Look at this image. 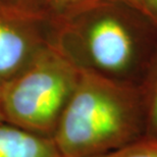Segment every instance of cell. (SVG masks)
Instances as JSON below:
<instances>
[{
	"label": "cell",
	"instance_id": "obj_6",
	"mask_svg": "<svg viewBox=\"0 0 157 157\" xmlns=\"http://www.w3.org/2000/svg\"><path fill=\"white\" fill-rule=\"evenodd\" d=\"M138 89L145 112V136L157 138V50Z\"/></svg>",
	"mask_w": 157,
	"mask_h": 157
},
{
	"label": "cell",
	"instance_id": "obj_11",
	"mask_svg": "<svg viewBox=\"0 0 157 157\" xmlns=\"http://www.w3.org/2000/svg\"><path fill=\"white\" fill-rule=\"evenodd\" d=\"M1 2L6 3H32V2H42L41 0H0Z\"/></svg>",
	"mask_w": 157,
	"mask_h": 157
},
{
	"label": "cell",
	"instance_id": "obj_5",
	"mask_svg": "<svg viewBox=\"0 0 157 157\" xmlns=\"http://www.w3.org/2000/svg\"><path fill=\"white\" fill-rule=\"evenodd\" d=\"M0 157H62L53 138L0 124Z\"/></svg>",
	"mask_w": 157,
	"mask_h": 157
},
{
	"label": "cell",
	"instance_id": "obj_2",
	"mask_svg": "<svg viewBox=\"0 0 157 157\" xmlns=\"http://www.w3.org/2000/svg\"><path fill=\"white\" fill-rule=\"evenodd\" d=\"M145 133L138 86L81 71L53 140L62 157H98L141 139Z\"/></svg>",
	"mask_w": 157,
	"mask_h": 157
},
{
	"label": "cell",
	"instance_id": "obj_3",
	"mask_svg": "<svg viewBox=\"0 0 157 157\" xmlns=\"http://www.w3.org/2000/svg\"><path fill=\"white\" fill-rule=\"evenodd\" d=\"M80 73L57 44L49 46L21 73L1 83L3 121L53 138Z\"/></svg>",
	"mask_w": 157,
	"mask_h": 157
},
{
	"label": "cell",
	"instance_id": "obj_1",
	"mask_svg": "<svg viewBox=\"0 0 157 157\" xmlns=\"http://www.w3.org/2000/svg\"><path fill=\"white\" fill-rule=\"evenodd\" d=\"M56 44L81 71L139 86L157 50V25L118 0H93L59 15Z\"/></svg>",
	"mask_w": 157,
	"mask_h": 157
},
{
	"label": "cell",
	"instance_id": "obj_10",
	"mask_svg": "<svg viewBox=\"0 0 157 157\" xmlns=\"http://www.w3.org/2000/svg\"><path fill=\"white\" fill-rule=\"evenodd\" d=\"M118 1H121V2H124L127 3L128 5H132L134 7H137L141 9V10L144 11V5H143V0H118ZM145 12V11H144ZM146 13V12H145Z\"/></svg>",
	"mask_w": 157,
	"mask_h": 157
},
{
	"label": "cell",
	"instance_id": "obj_8",
	"mask_svg": "<svg viewBox=\"0 0 157 157\" xmlns=\"http://www.w3.org/2000/svg\"><path fill=\"white\" fill-rule=\"evenodd\" d=\"M91 1L93 0H49L53 10L58 15L70 13Z\"/></svg>",
	"mask_w": 157,
	"mask_h": 157
},
{
	"label": "cell",
	"instance_id": "obj_9",
	"mask_svg": "<svg viewBox=\"0 0 157 157\" xmlns=\"http://www.w3.org/2000/svg\"><path fill=\"white\" fill-rule=\"evenodd\" d=\"M144 11L157 25V0H143Z\"/></svg>",
	"mask_w": 157,
	"mask_h": 157
},
{
	"label": "cell",
	"instance_id": "obj_12",
	"mask_svg": "<svg viewBox=\"0 0 157 157\" xmlns=\"http://www.w3.org/2000/svg\"><path fill=\"white\" fill-rule=\"evenodd\" d=\"M1 122H4V121H3L2 111H1V83H0V124Z\"/></svg>",
	"mask_w": 157,
	"mask_h": 157
},
{
	"label": "cell",
	"instance_id": "obj_4",
	"mask_svg": "<svg viewBox=\"0 0 157 157\" xmlns=\"http://www.w3.org/2000/svg\"><path fill=\"white\" fill-rule=\"evenodd\" d=\"M58 14L42 2L0 1V83L26 68L49 46L56 44Z\"/></svg>",
	"mask_w": 157,
	"mask_h": 157
},
{
	"label": "cell",
	"instance_id": "obj_7",
	"mask_svg": "<svg viewBox=\"0 0 157 157\" xmlns=\"http://www.w3.org/2000/svg\"><path fill=\"white\" fill-rule=\"evenodd\" d=\"M98 157H157V138L144 136L121 149Z\"/></svg>",
	"mask_w": 157,
	"mask_h": 157
}]
</instances>
